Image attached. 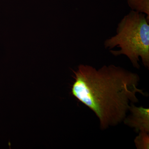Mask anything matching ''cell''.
Returning <instances> with one entry per match:
<instances>
[{
  "label": "cell",
  "mask_w": 149,
  "mask_h": 149,
  "mask_svg": "<svg viewBox=\"0 0 149 149\" xmlns=\"http://www.w3.org/2000/svg\"><path fill=\"white\" fill-rule=\"evenodd\" d=\"M72 95L95 113L100 128L106 130L123 122L137 94L146 96L138 88L139 74L114 65L96 69L80 64L73 71Z\"/></svg>",
  "instance_id": "1"
},
{
  "label": "cell",
  "mask_w": 149,
  "mask_h": 149,
  "mask_svg": "<svg viewBox=\"0 0 149 149\" xmlns=\"http://www.w3.org/2000/svg\"><path fill=\"white\" fill-rule=\"evenodd\" d=\"M149 21L146 15L130 11L118 24L116 34L104 42L105 49L115 56H126L133 67L140 68L141 58L149 68Z\"/></svg>",
  "instance_id": "2"
},
{
  "label": "cell",
  "mask_w": 149,
  "mask_h": 149,
  "mask_svg": "<svg viewBox=\"0 0 149 149\" xmlns=\"http://www.w3.org/2000/svg\"><path fill=\"white\" fill-rule=\"evenodd\" d=\"M130 114L126 116L123 122L125 125L133 128L137 133H149V109L141 106L137 107L134 104L130 105Z\"/></svg>",
  "instance_id": "3"
},
{
  "label": "cell",
  "mask_w": 149,
  "mask_h": 149,
  "mask_svg": "<svg viewBox=\"0 0 149 149\" xmlns=\"http://www.w3.org/2000/svg\"><path fill=\"white\" fill-rule=\"evenodd\" d=\"M132 10L144 14L149 21V0H128Z\"/></svg>",
  "instance_id": "4"
},
{
  "label": "cell",
  "mask_w": 149,
  "mask_h": 149,
  "mask_svg": "<svg viewBox=\"0 0 149 149\" xmlns=\"http://www.w3.org/2000/svg\"><path fill=\"white\" fill-rule=\"evenodd\" d=\"M134 143L137 149H149V133L139 132V135L134 139Z\"/></svg>",
  "instance_id": "5"
}]
</instances>
